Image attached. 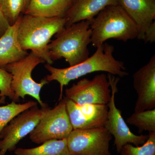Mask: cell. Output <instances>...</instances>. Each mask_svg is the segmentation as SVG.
<instances>
[{"label":"cell","instance_id":"10","mask_svg":"<svg viewBox=\"0 0 155 155\" xmlns=\"http://www.w3.org/2000/svg\"><path fill=\"white\" fill-rule=\"evenodd\" d=\"M110 87L107 76L102 73L95 75L92 79L84 78L73 84L65 90V97L79 105H107L111 98Z\"/></svg>","mask_w":155,"mask_h":155},{"label":"cell","instance_id":"18","mask_svg":"<svg viewBox=\"0 0 155 155\" xmlns=\"http://www.w3.org/2000/svg\"><path fill=\"white\" fill-rule=\"evenodd\" d=\"M31 0H0L3 15L10 25L15 24L19 17L25 14Z\"/></svg>","mask_w":155,"mask_h":155},{"label":"cell","instance_id":"24","mask_svg":"<svg viewBox=\"0 0 155 155\" xmlns=\"http://www.w3.org/2000/svg\"><path fill=\"white\" fill-rule=\"evenodd\" d=\"M9 26L10 25L3 15L0 7V37L4 34Z\"/></svg>","mask_w":155,"mask_h":155},{"label":"cell","instance_id":"6","mask_svg":"<svg viewBox=\"0 0 155 155\" xmlns=\"http://www.w3.org/2000/svg\"><path fill=\"white\" fill-rule=\"evenodd\" d=\"M73 130L66 108L65 97L53 109L50 108L29 134L31 141L36 144L52 140L67 139Z\"/></svg>","mask_w":155,"mask_h":155},{"label":"cell","instance_id":"23","mask_svg":"<svg viewBox=\"0 0 155 155\" xmlns=\"http://www.w3.org/2000/svg\"><path fill=\"white\" fill-rule=\"evenodd\" d=\"M143 41L145 43H151L155 41V22L153 21L147 28L144 33Z\"/></svg>","mask_w":155,"mask_h":155},{"label":"cell","instance_id":"14","mask_svg":"<svg viewBox=\"0 0 155 155\" xmlns=\"http://www.w3.org/2000/svg\"><path fill=\"white\" fill-rule=\"evenodd\" d=\"M119 5V0H72L65 14V27L82 20L90 21L106 7Z\"/></svg>","mask_w":155,"mask_h":155},{"label":"cell","instance_id":"17","mask_svg":"<svg viewBox=\"0 0 155 155\" xmlns=\"http://www.w3.org/2000/svg\"><path fill=\"white\" fill-rule=\"evenodd\" d=\"M15 155H72L69 152L67 139L52 140L31 148L16 149Z\"/></svg>","mask_w":155,"mask_h":155},{"label":"cell","instance_id":"11","mask_svg":"<svg viewBox=\"0 0 155 155\" xmlns=\"http://www.w3.org/2000/svg\"><path fill=\"white\" fill-rule=\"evenodd\" d=\"M65 98L67 114L73 130L104 127L107 117V105L85 104L79 105Z\"/></svg>","mask_w":155,"mask_h":155},{"label":"cell","instance_id":"13","mask_svg":"<svg viewBox=\"0 0 155 155\" xmlns=\"http://www.w3.org/2000/svg\"><path fill=\"white\" fill-rule=\"evenodd\" d=\"M119 5L135 22L137 38L143 39L144 33L155 19V0H119Z\"/></svg>","mask_w":155,"mask_h":155},{"label":"cell","instance_id":"22","mask_svg":"<svg viewBox=\"0 0 155 155\" xmlns=\"http://www.w3.org/2000/svg\"><path fill=\"white\" fill-rule=\"evenodd\" d=\"M11 73L0 68V104L5 103L7 97L14 101V94L11 88Z\"/></svg>","mask_w":155,"mask_h":155},{"label":"cell","instance_id":"7","mask_svg":"<svg viewBox=\"0 0 155 155\" xmlns=\"http://www.w3.org/2000/svg\"><path fill=\"white\" fill-rule=\"evenodd\" d=\"M50 108L48 105L41 108L35 106L12 119L0 133V155L14 151L17 143L33 130Z\"/></svg>","mask_w":155,"mask_h":155},{"label":"cell","instance_id":"3","mask_svg":"<svg viewBox=\"0 0 155 155\" xmlns=\"http://www.w3.org/2000/svg\"><path fill=\"white\" fill-rule=\"evenodd\" d=\"M90 22L91 43L96 48L109 39L125 42L138 35L135 22L119 5L106 7Z\"/></svg>","mask_w":155,"mask_h":155},{"label":"cell","instance_id":"16","mask_svg":"<svg viewBox=\"0 0 155 155\" xmlns=\"http://www.w3.org/2000/svg\"><path fill=\"white\" fill-rule=\"evenodd\" d=\"M72 0H31L25 14L53 18L65 17Z\"/></svg>","mask_w":155,"mask_h":155},{"label":"cell","instance_id":"4","mask_svg":"<svg viewBox=\"0 0 155 155\" xmlns=\"http://www.w3.org/2000/svg\"><path fill=\"white\" fill-rule=\"evenodd\" d=\"M90 25L89 21L82 20L56 34V38L48 45L51 60L54 62L64 58L72 67L88 58V45L91 43Z\"/></svg>","mask_w":155,"mask_h":155},{"label":"cell","instance_id":"15","mask_svg":"<svg viewBox=\"0 0 155 155\" xmlns=\"http://www.w3.org/2000/svg\"><path fill=\"white\" fill-rule=\"evenodd\" d=\"M10 25L5 32L0 37V68L17 62L28 55L27 51L23 50L17 38V31L21 17Z\"/></svg>","mask_w":155,"mask_h":155},{"label":"cell","instance_id":"8","mask_svg":"<svg viewBox=\"0 0 155 155\" xmlns=\"http://www.w3.org/2000/svg\"><path fill=\"white\" fill-rule=\"evenodd\" d=\"M108 79L111 89L110 99L108 103V114L104 127L114 137V144L117 153L122 147L130 143L139 146L145 142L148 135H136L131 132L122 117L121 111L116 107L115 96L118 91L117 84L119 78L115 75L108 74Z\"/></svg>","mask_w":155,"mask_h":155},{"label":"cell","instance_id":"9","mask_svg":"<svg viewBox=\"0 0 155 155\" xmlns=\"http://www.w3.org/2000/svg\"><path fill=\"white\" fill-rule=\"evenodd\" d=\"M112 136L104 127L74 129L67 139L72 155H110Z\"/></svg>","mask_w":155,"mask_h":155},{"label":"cell","instance_id":"20","mask_svg":"<svg viewBox=\"0 0 155 155\" xmlns=\"http://www.w3.org/2000/svg\"><path fill=\"white\" fill-rule=\"evenodd\" d=\"M37 105V103L29 101L24 104L12 102L6 105L0 106V133L6 125L15 117L28 109Z\"/></svg>","mask_w":155,"mask_h":155},{"label":"cell","instance_id":"2","mask_svg":"<svg viewBox=\"0 0 155 155\" xmlns=\"http://www.w3.org/2000/svg\"><path fill=\"white\" fill-rule=\"evenodd\" d=\"M65 17L47 18L24 14L21 17L17 38L23 50L31 52L42 59L47 64L54 62L50 58L48 45L53 35L64 29Z\"/></svg>","mask_w":155,"mask_h":155},{"label":"cell","instance_id":"5","mask_svg":"<svg viewBox=\"0 0 155 155\" xmlns=\"http://www.w3.org/2000/svg\"><path fill=\"white\" fill-rule=\"evenodd\" d=\"M44 62L42 59L31 52L22 60L2 68L12 75L11 88L14 94V102H18L20 97L24 99L25 96L29 95L36 99L41 107L47 105L41 101L40 92L43 87L48 82L44 78L40 83H37L31 76L35 67Z\"/></svg>","mask_w":155,"mask_h":155},{"label":"cell","instance_id":"12","mask_svg":"<svg viewBox=\"0 0 155 155\" xmlns=\"http://www.w3.org/2000/svg\"><path fill=\"white\" fill-rule=\"evenodd\" d=\"M133 86L137 94L134 112L155 109V55L134 72Z\"/></svg>","mask_w":155,"mask_h":155},{"label":"cell","instance_id":"1","mask_svg":"<svg viewBox=\"0 0 155 155\" xmlns=\"http://www.w3.org/2000/svg\"><path fill=\"white\" fill-rule=\"evenodd\" d=\"M114 47L107 43L97 48L95 52L85 61L72 67L66 68H55L51 65L46 64L45 68L51 73L45 78L49 82L56 81L60 84L59 101L62 99L63 88L68 85L71 81L96 72H104L119 77H123L128 75L125 71L124 63L116 60L114 58Z\"/></svg>","mask_w":155,"mask_h":155},{"label":"cell","instance_id":"21","mask_svg":"<svg viewBox=\"0 0 155 155\" xmlns=\"http://www.w3.org/2000/svg\"><path fill=\"white\" fill-rule=\"evenodd\" d=\"M120 155H155V131L149 132L148 137L141 146L127 143L122 147Z\"/></svg>","mask_w":155,"mask_h":155},{"label":"cell","instance_id":"19","mask_svg":"<svg viewBox=\"0 0 155 155\" xmlns=\"http://www.w3.org/2000/svg\"><path fill=\"white\" fill-rule=\"evenodd\" d=\"M129 125L138 128V133L144 130L149 132L155 131V109L135 112L126 119Z\"/></svg>","mask_w":155,"mask_h":155}]
</instances>
